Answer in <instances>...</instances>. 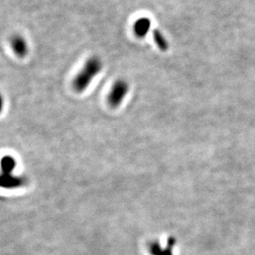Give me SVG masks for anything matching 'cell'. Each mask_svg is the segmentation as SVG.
I'll list each match as a JSON object with an SVG mask.
<instances>
[{"mask_svg": "<svg viewBox=\"0 0 255 255\" xmlns=\"http://www.w3.org/2000/svg\"><path fill=\"white\" fill-rule=\"evenodd\" d=\"M102 67L103 64L99 57H92L89 58L81 71L74 77L72 81L74 91L77 93H81L86 91V88L91 85V81L101 72Z\"/></svg>", "mask_w": 255, "mask_h": 255, "instance_id": "obj_1", "label": "cell"}, {"mask_svg": "<svg viewBox=\"0 0 255 255\" xmlns=\"http://www.w3.org/2000/svg\"><path fill=\"white\" fill-rule=\"evenodd\" d=\"M129 92V84L124 79H119L114 82L109 92L107 101L111 107L116 108L123 103L128 93Z\"/></svg>", "mask_w": 255, "mask_h": 255, "instance_id": "obj_2", "label": "cell"}, {"mask_svg": "<svg viewBox=\"0 0 255 255\" xmlns=\"http://www.w3.org/2000/svg\"><path fill=\"white\" fill-rule=\"evenodd\" d=\"M27 183V180L23 177H18L12 174L7 173H0V187L6 189H13L22 187Z\"/></svg>", "mask_w": 255, "mask_h": 255, "instance_id": "obj_3", "label": "cell"}, {"mask_svg": "<svg viewBox=\"0 0 255 255\" xmlns=\"http://www.w3.org/2000/svg\"><path fill=\"white\" fill-rule=\"evenodd\" d=\"M10 46L13 53L19 58H23L28 53V44L22 35H13L10 39Z\"/></svg>", "mask_w": 255, "mask_h": 255, "instance_id": "obj_4", "label": "cell"}, {"mask_svg": "<svg viewBox=\"0 0 255 255\" xmlns=\"http://www.w3.org/2000/svg\"><path fill=\"white\" fill-rule=\"evenodd\" d=\"M176 243V239L173 237L167 240V246L165 247H162L157 241H152L148 245V251L152 255H173V248Z\"/></svg>", "mask_w": 255, "mask_h": 255, "instance_id": "obj_5", "label": "cell"}, {"mask_svg": "<svg viewBox=\"0 0 255 255\" xmlns=\"http://www.w3.org/2000/svg\"><path fill=\"white\" fill-rule=\"evenodd\" d=\"M152 27V21L146 17H140L136 20L132 27L135 36L138 38H144Z\"/></svg>", "mask_w": 255, "mask_h": 255, "instance_id": "obj_6", "label": "cell"}, {"mask_svg": "<svg viewBox=\"0 0 255 255\" xmlns=\"http://www.w3.org/2000/svg\"><path fill=\"white\" fill-rule=\"evenodd\" d=\"M16 166H17V162L15 161L13 157L10 156H5L2 157L0 162V167L2 173L11 174L14 171Z\"/></svg>", "mask_w": 255, "mask_h": 255, "instance_id": "obj_7", "label": "cell"}, {"mask_svg": "<svg viewBox=\"0 0 255 255\" xmlns=\"http://www.w3.org/2000/svg\"><path fill=\"white\" fill-rule=\"evenodd\" d=\"M152 37L154 40L155 44L157 45L162 52H167L169 49V43L165 38L164 35L159 30L154 29L152 32Z\"/></svg>", "mask_w": 255, "mask_h": 255, "instance_id": "obj_8", "label": "cell"}, {"mask_svg": "<svg viewBox=\"0 0 255 255\" xmlns=\"http://www.w3.org/2000/svg\"><path fill=\"white\" fill-rule=\"evenodd\" d=\"M3 105H4L3 97H2V95L0 94V114L2 113V110H3Z\"/></svg>", "mask_w": 255, "mask_h": 255, "instance_id": "obj_9", "label": "cell"}]
</instances>
